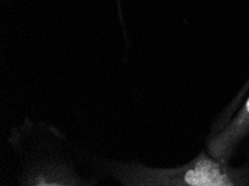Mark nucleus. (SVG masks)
I'll return each mask as SVG.
<instances>
[{
	"instance_id": "2",
	"label": "nucleus",
	"mask_w": 249,
	"mask_h": 186,
	"mask_svg": "<svg viewBox=\"0 0 249 186\" xmlns=\"http://www.w3.org/2000/svg\"><path fill=\"white\" fill-rule=\"evenodd\" d=\"M249 138V96L224 126L211 132L207 151L213 156L230 162L239 146Z\"/></svg>"
},
{
	"instance_id": "4",
	"label": "nucleus",
	"mask_w": 249,
	"mask_h": 186,
	"mask_svg": "<svg viewBox=\"0 0 249 186\" xmlns=\"http://www.w3.org/2000/svg\"><path fill=\"white\" fill-rule=\"evenodd\" d=\"M248 89H249V79H248V82L246 83V84H245V86L243 87V89H241L240 92L238 93V95H237L235 100H233L231 102H230L228 107L226 108L225 111H224V113L221 114L220 117H219V118H218V120H217V123L214 124V126H213V131H211V132H216V131H218V130H219V128H221L222 126H224V125H225L226 123H227V121H228L230 118H231L233 114H235V113L237 112V109L239 108V106H240V104H241V101H243L244 96H245V95H246V93L248 92Z\"/></svg>"
},
{
	"instance_id": "3",
	"label": "nucleus",
	"mask_w": 249,
	"mask_h": 186,
	"mask_svg": "<svg viewBox=\"0 0 249 186\" xmlns=\"http://www.w3.org/2000/svg\"><path fill=\"white\" fill-rule=\"evenodd\" d=\"M26 186H71L89 185L81 180L66 163L39 161L25 170L19 181Z\"/></svg>"
},
{
	"instance_id": "1",
	"label": "nucleus",
	"mask_w": 249,
	"mask_h": 186,
	"mask_svg": "<svg viewBox=\"0 0 249 186\" xmlns=\"http://www.w3.org/2000/svg\"><path fill=\"white\" fill-rule=\"evenodd\" d=\"M108 173L123 186H249V161L232 166L208 151L175 168H150L138 162L112 163Z\"/></svg>"
}]
</instances>
